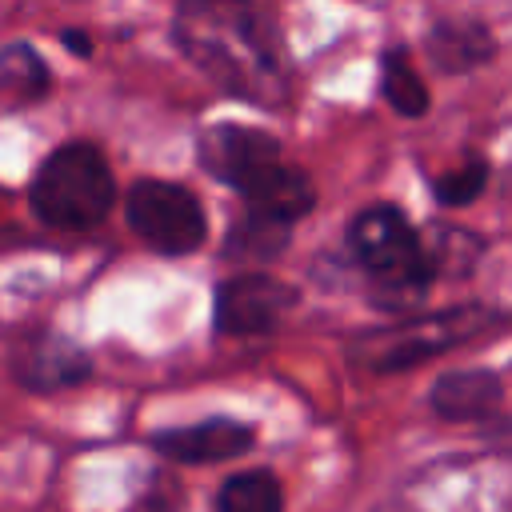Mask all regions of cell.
Wrapping results in <instances>:
<instances>
[{"label":"cell","instance_id":"obj_3","mask_svg":"<svg viewBox=\"0 0 512 512\" xmlns=\"http://www.w3.org/2000/svg\"><path fill=\"white\" fill-rule=\"evenodd\" d=\"M28 204L40 224L60 232L96 228L116 204V180L104 152L88 140H68L36 168Z\"/></svg>","mask_w":512,"mask_h":512},{"label":"cell","instance_id":"obj_17","mask_svg":"<svg viewBox=\"0 0 512 512\" xmlns=\"http://www.w3.org/2000/svg\"><path fill=\"white\" fill-rule=\"evenodd\" d=\"M60 44H64L68 52H76V56H88V52H92V40H88L80 28H64V32H60Z\"/></svg>","mask_w":512,"mask_h":512},{"label":"cell","instance_id":"obj_15","mask_svg":"<svg viewBox=\"0 0 512 512\" xmlns=\"http://www.w3.org/2000/svg\"><path fill=\"white\" fill-rule=\"evenodd\" d=\"M216 512H284V488L268 468L236 472L220 484Z\"/></svg>","mask_w":512,"mask_h":512},{"label":"cell","instance_id":"obj_14","mask_svg":"<svg viewBox=\"0 0 512 512\" xmlns=\"http://www.w3.org/2000/svg\"><path fill=\"white\" fill-rule=\"evenodd\" d=\"M52 88V72L44 64V56L28 44V40H12L0 48V92L12 100H40Z\"/></svg>","mask_w":512,"mask_h":512},{"label":"cell","instance_id":"obj_2","mask_svg":"<svg viewBox=\"0 0 512 512\" xmlns=\"http://www.w3.org/2000/svg\"><path fill=\"white\" fill-rule=\"evenodd\" d=\"M348 252L384 312H412L436 280L416 224L396 204H368L356 212L348 220Z\"/></svg>","mask_w":512,"mask_h":512},{"label":"cell","instance_id":"obj_12","mask_svg":"<svg viewBox=\"0 0 512 512\" xmlns=\"http://www.w3.org/2000/svg\"><path fill=\"white\" fill-rule=\"evenodd\" d=\"M288 240H292V224L260 212H244L224 240V256L236 264H268L288 248Z\"/></svg>","mask_w":512,"mask_h":512},{"label":"cell","instance_id":"obj_10","mask_svg":"<svg viewBox=\"0 0 512 512\" xmlns=\"http://www.w3.org/2000/svg\"><path fill=\"white\" fill-rule=\"evenodd\" d=\"M500 400H504V384L492 368H456L428 388V408L440 420H456V424L492 420Z\"/></svg>","mask_w":512,"mask_h":512},{"label":"cell","instance_id":"obj_6","mask_svg":"<svg viewBox=\"0 0 512 512\" xmlns=\"http://www.w3.org/2000/svg\"><path fill=\"white\" fill-rule=\"evenodd\" d=\"M296 288L268 276V272H236L216 284L212 296V324L220 336H264L284 324L296 308Z\"/></svg>","mask_w":512,"mask_h":512},{"label":"cell","instance_id":"obj_13","mask_svg":"<svg viewBox=\"0 0 512 512\" xmlns=\"http://www.w3.org/2000/svg\"><path fill=\"white\" fill-rule=\"evenodd\" d=\"M380 96L388 100V108L396 116L416 120L428 112V88H424L404 44H392L388 52H380Z\"/></svg>","mask_w":512,"mask_h":512},{"label":"cell","instance_id":"obj_7","mask_svg":"<svg viewBox=\"0 0 512 512\" xmlns=\"http://www.w3.org/2000/svg\"><path fill=\"white\" fill-rule=\"evenodd\" d=\"M196 156H200V168L208 176H216L220 184L228 188H244L252 176H260L268 164L284 160L280 152V140L272 132H260V128H248V124H208L196 140Z\"/></svg>","mask_w":512,"mask_h":512},{"label":"cell","instance_id":"obj_11","mask_svg":"<svg viewBox=\"0 0 512 512\" xmlns=\"http://www.w3.org/2000/svg\"><path fill=\"white\" fill-rule=\"evenodd\" d=\"M424 56L432 60L436 72L460 76V72L484 68L496 56V40L480 20H440L424 36Z\"/></svg>","mask_w":512,"mask_h":512},{"label":"cell","instance_id":"obj_9","mask_svg":"<svg viewBox=\"0 0 512 512\" xmlns=\"http://www.w3.org/2000/svg\"><path fill=\"white\" fill-rule=\"evenodd\" d=\"M256 444V428L232 416H208L184 428H160L152 432V448L176 464H220L236 460Z\"/></svg>","mask_w":512,"mask_h":512},{"label":"cell","instance_id":"obj_18","mask_svg":"<svg viewBox=\"0 0 512 512\" xmlns=\"http://www.w3.org/2000/svg\"><path fill=\"white\" fill-rule=\"evenodd\" d=\"M488 440H492L496 448L512 452V420H500V424H492V428H488Z\"/></svg>","mask_w":512,"mask_h":512},{"label":"cell","instance_id":"obj_8","mask_svg":"<svg viewBox=\"0 0 512 512\" xmlns=\"http://www.w3.org/2000/svg\"><path fill=\"white\" fill-rule=\"evenodd\" d=\"M12 376L28 392H64L92 376L88 352L60 332H32L12 348Z\"/></svg>","mask_w":512,"mask_h":512},{"label":"cell","instance_id":"obj_4","mask_svg":"<svg viewBox=\"0 0 512 512\" xmlns=\"http://www.w3.org/2000/svg\"><path fill=\"white\" fill-rule=\"evenodd\" d=\"M500 320H508V316L488 304H452V308H440L428 316H408L400 324L360 332L348 344V360L364 372H404L412 364H424V360L496 328Z\"/></svg>","mask_w":512,"mask_h":512},{"label":"cell","instance_id":"obj_16","mask_svg":"<svg viewBox=\"0 0 512 512\" xmlns=\"http://www.w3.org/2000/svg\"><path fill=\"white\" fill-rule=\"evenodd\" d=\"M488 176H492V172H488V160H484V156H468L464 164H456V168L432 176V196H436V204H444V208H468L472 200L484 196Z\"/></svg>","mask_w":512,"mask_h":512},{"label":"cell","instance_id":"obj_5","mask_svg":"<svg viewBox=\"0 0 512 512\" xmlns=\"http://www.w3.org/2000/svg\"><path fill=\"white\" fill-rule=\"evenodd\" d=\"M128 228L160 256H188L208 240V216L196 192L176 180H136L124 200Z\"/></svg>","mask_w":512,"mask_h":512},{"label":"cell","instance_id":"obj_1","mask_svg":"<svg viewBox=\"0 0 512 512\" xmlns=\"http://www.w3.org/2000/svg\"><path fill=\"white\" fill-rule=\"evenodd\" d=\"M172 40L232 100L276 108L288 92L280 40L252 0H176Z\"/></svg>","mask_w":512,"mask_h":512}]
</instances>
